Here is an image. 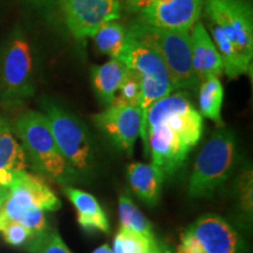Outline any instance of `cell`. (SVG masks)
I'll use <instances>...</instances> for the list:
<instances>
[{"mask_svg":"<svg viewBox=\"0 0 253 253\" xmlns=\"http://www.w3.org/2000/svg\"><path fill=\"white\" fill-rule=\"evenodd\" d=\"M0 229L33 209L56 211L61 208V201L45 179L26 170L15 173L12 184L0 189Z\"/></svg>","mask_w":253,"mask_h":253,"instance_id":"52a82bcc","label":"cell"},{"mask_svg":"<svg viewBox=\"0 0 253 253\" xmlns=\"http://www.w3.org/2000/svg\"><path fill=\"white\" fill-rule=\"evenodd\" d=\"M141 101V80L134 71L128 68L123 77L115 99L112 104H125V106H138Z\"/></svg>","mask_w":253,"mask_h":253,"instance_id":"603a6c76","label":"cell"},{"mask_svg":"<svg viewBox=\"0 0 253 253\" xmlns=\"http://www.w3.org/2000/svg\"><path fill=\"white\" fill-rule=\"evenodd\" d=\"M42 107L60 153L79 181L88 182L94 175L96 158L87 126L77 115L58 103L46 101Z\"/></svg>","mask_w":253,"mask_h":253,"instance_id":"277c9868","label":"cell"},{"mask_svg":"<svg viewBox=\"0 0 253 253\" xmlns=\"http://www.w3.org/2000/svg\"><path fill=\"white\" fill-rule=\"evenodd\" d=\"M204 253H246L243 237L229 221L216 214L199 217L184 231Z\"/></svg>","mask_w":253,"mask_h":253,"instance_id":"8fae6325","label":"cell"},{"mask_svg":"<svg viewBox=\"0 0 253 253\" xmlns=\"http://www.w3.org/2000/svg\"><path fill=\"white\" fill-rule=\"evenodd\" d=\"M126 2H128V5L130 6L131 9H134V11H140L142 5H143L144 0H126Z\"/></svg>","mask_w":253,"mask_h":253,"instance_id":"f546056e","label":"cell"},{"mask_svg":"<svg viewBox=\"0 0 253 253\" xmlns=\"http://www.w3.org/2000/svg\"><path fill=\"white\" fill-rule=\"evenodd\" d=\"M237 196L239 208L245 214L246 219H252V170H245L237 182Z\"/></svg>","mask_w":253,"mask_h":253,"instance_id":"d4e9b609","label":"cell"},{"mask_svg":"<svg viewBox=\"0 0 253 253\" xmlns=\"http://www.w3.org/2000/svg\"><path fill=\"white\" fill-rule=\"evenodd\" d=\"M236 161V137L230 130L219 128L209 138L196 157L189 179L190 198L213 195L232 172Z\"/></svg>","mask_w":253,"mask_h":253,"instance_id":"5b68a950","label":"cell"},{"mask_svg":"<svg viewBox=\"0 0 253 253\" xmlns=\"http://www.w3.org/2000/svg\"><path fill=\"white\" fill-rule=\"evenodd\" d=\"M28 168L26 155L5 116L0 115V189L8 188L17 172Z\"/></svg>","mask_w":253,"mask_h":253,"instance_id":"5bb4252c","label":"cell"},{"mask_svg":"<svg viewBox=\"0 0 253 253\" xmlns=\"http://www.w3.org/2000/svg\"><path fill=\"white\" fill-rule=\"evenodd\" d=\"M204 0H144L141 20L150 26L190 32L201 17Z\"/></svg>","mask_w":253,"mask_h":253,"instance_id":"30bf717a","label":"cell"},{"mask_svg":"<svg viewBox=\"0 0 253 253\" xmlns=\"http://www.w3.org/2000/svg\"><path fill=\"white\" fill-rule=\"evenodd\" d=\"M0 89L5 103L20 104L34 94L33 55L21 32L9 38L0 63Z\"/></svg>","mask_w":253,"mask_h":253,"instance_id":"ba28073f","label":"cell"},{"mask_svg":"<svg viewBox=\"0 0 253 253\" xmlns=\"http://www.w3.org/2000/svg\"><path fill=\"white\" fill-rule=\"evenodd\" d=\"M93 121L112 143L126 155H131L141 130L142 114L138 106L110 104L103 112L94 114Z\"/></svg>","mask_w":253,"mask_h":253,"instance_id":"7c38bea8","label":"cell"},{"mask_svg":"<svg viewBox=\"0 0 253 253\" xmlns=\"http://www.w3.org/2000/svg\"><path fill=\"white\" fill-rule=\"evenodd\" d=\"M93 253H114L113 249L110 248L108 244H103L100 248H97L96 250H94Z\"/></svg>","mask_w":253,"mask_h":253,"instance_id":"4dcf8cb0","label":"cell"},{"mask_svg":"<svg viewBox=\"0 0 253 253\" xmlns=\"http://www.w3.org/2000/svg\"><path fill=\"white\" fill-rule=\"evenodd\" d=\"M192 66L199 81L208 77H219L224 71L221 56L207 28L197 21L191 28Z\"/></svg>","mask_w":253,"mask_h":253,"instance_id":"4fadbf2b","label":"cell"},{"mask_svg":"<svg viewBox=\"0 0 253 253\" xmlns=\"http://www.w3.org/2000/svg\"><path fill=\"white\" fill-rule=\"evenodd\" d=\"M31 4L38 6V7H48V6L54 5L59 0H28Z\"/></svg>","mask_w":253,"mask_h":253,"instance_id":"f1b7e54d","label":"cell"},{"mask_svg":"<svg viewBox=\"0 0 253 253\" xmlns=\"http://www.w3.org/2000/svg\"><path fill=\"white\" fill-rule=\"evenodd\" d=\"M211 39L231 79L251 71L253 58V9L251 0H204Z\"/></svg>","mask_w":253,"mask_h":253,"instance_id":"6da1fadb","label":"cell"},{"mask_svg":"<svg viewBox=\"0 0 253 253\" xmlns=\"http://www.w3.org/2000/svg\"><path fill=\"white\" fill-rule=\"evenodd\" d=\"M28 253H73L55 229L47 227L25 246Z\"/></svg>","mask_w":253,"mask_h":253,"instance_id":"7402d4cb","label":"cell"},{"mask_svg":"<svg viewBox=\"0 0 253 253\" xmlns=\"http://www.w3.org/2000/svg\"><path fill=\"white\" fill-rule=\"evenodd\" d=\"M61 5L66 26L78 40L93 37L121 15L119 0H61Z\"/></svg>","mask_w":253,"mask_h":253,"instance_id":"9c48e42d","label":"cell"},{"mask_svg":"<svg viewBox=\"0 0 253 253\" xmlns=\"http://www.w3.org/2000/svg\"><path fill=\"white\" fill-rule=\"evenodd\" d=\"M13 131L36 175L63 186L79 182L78 176L60 153L43 113L27 110L18 116Z\"/></svg>","mask_w":253,"mask_h":253,"instance_id":"7a4b0ae2","label":"cell"},{"mask_svg":"<svg viewBox=\"0 0 253 253\" xmlns=\"http://www.w3.org/2000/svg\"><path fill=\"white\" fill-rule=\"evenodd\" d=\"M119 213L121 229L131 230L140 233L151 242H156V237L153 230V225L144 214L141 212L129 196L121 195L119 199Z\"/></svg>","mask_w":253,"mask_h":253,"instance_id":"d6986e66","label":"cell"},{"mask_svg":"<svg viewBox=\"0 0 253 253\" xmlns=\"http://www.w3.org/2000/svg\"><path fill=\"white\" fill-rule=\"evenodd\" d=\"M157 240V239H156ZM155 243L131 230L120 229L114 238V253H153Z\"/></svg>","mask_w":253,"mask_h":253,"instance_id":"44dd1931","label":"cell"},{"mask_svg":"<svg viewBox=\"0 0 253 253\" xmlns=\"http://www.w3.org/2000/svg\"><path fill=\"white\" fill-rule=\"evenodd\" d=\"M153 253H176L173 249L166 242H158L156 240L153 249Z\"/></svg>","mask_w":253,"mask_h":253,"instance_id":"83f0119b","label":"cell"},{"mask_svg":"<svg viewBox=\"0 0 253 253\" xmlns=\"http://www.w3.org/2000/svg\"><path fill=\"white\" fill-rule=\"evenodd\" d=\"M119 60L140 77L141 101L138 107L142 114L140 136L144 142V123L148 109L154 102L171 94L175 89L169 72L157 53L128 34Z\"/></svg>","mask_w":253,"mask_h":253,"instance_id":"8992f818","label":"cell"},{"mask_svg":"<svg viewBox=\"0 0 253 253\" xmlns=\"http://www.w3.org/2000/svg\"><path fill=\"white\" fill-rule=\"evenodd\" d=\"M128 67L119 59H110L101 66L91 68V81L97 99L104 106H110L115 99L123 77Z\"/></svg>","mask_w":253,"mask_h":253,"instance_id":"e0dca14e","label":"cell"},{"mask_svg":"<svg viewBox=\"0 0 253 253\" xmlns=\"http://www.w3.org/2000/svg\"><path fill=\"white\" fill-rule=\"evenodd\" d=\"M181 244L177 246V253H204L190 237L182 235Z\"/></svg>","mask_w":253,"mask_h":253,"instance_id":"4316f807","label":"cell"},{"mask_svg":"<svg viewBox=\"0 0 253 253\" xmlns=\"http://www.w3.org/2000/svg\"><path fill=\"white\" fill-rule=\"evenodd\" d=\"M0 233L4 237L7 244L14 248H25L36 237L31 230L20 224L19 221H9L0 229Z\"/></svg>","mask_w":253,"mask_h":253,"instance_id":"cb8c5ba5","label":"cell"},{"mask_svg":"<svg viewBox=\"0 0 253 253\" xmlns=\"http://www.w3.org/2000/svg\"><path fill=\"white\" fill-rule=\"evenodd\" d=\"M63 194L77 210L79 225L86 232H109V221L106 212L93 195L72 186H63Z\"/></svg>","mask_w":253,"mask_h":253,"instance_id":"9a60e30c","label":"cell"},{"mask_svg":"<svg viewBox=\"0 0 253 253\" xmlns=\"http://www.w3.org/2000/svg\"><path fill=\"white\" fill-rule=\"evenodd\" d=\"M163 172L153 163H131L128 167V181L132 191L145 204L154 207L161 197Z\"/></svg>","mask_w":253,"mask_h":253,"instance_id":"2e32d148","label":"cell"},{"mask_svg":"<svg viewBox=\"0 0 253 253\" xmlns=\"http://www.w3.org/2000/svg\"><path fill=\"white\" fill-rule=\"evenodd\" d=\"M224 88L218 77H208L199 82L198 103L202 115L221 125Z\"/></svg>","mask_w":253,"mask_h":253,"instance_id":"ac0fdd59","label":"cell"},{"mask_svg":"<svg viewBox=\"0 0 253 253\" xmlns=\"http://www.w3.org/2000/svg\"><path fill=\"white\" fill-rule=\"evenodd\" d=\"M45 212L46 211L41 210V209H33L23 214L18 221L37 236L48 227Z\"/></svg>","mask_w":253,"mask_h":253,"instance_id":"484cf974","label":"cell"},{"mask_svg":"<svg viewBox=\"0 0 253 253\" xmlns=\"http://www.w3.org/2000/svg\"><path fill=\"white\" fill-rule=\"evenodd\" d=\"M99 50L112 59H119L126 39V30L116 20L104 24L93 36Z\"/></svg>","mask_w":253,"mask_h":253,"instance_id":"ffe728a7","label":"cell"},{"mask_svg":"<svg viewBox=\"0 0 253 253\" xmlns=\"http://www.w3.org/2000/svg\"><path fill=\"white\" fill-rule=\"evenodd\" d=\"M126 34L157 53L169 72L175 91L199 86L201 81L192 66L190 32L154 27L140 19L126 28Z\"/></svg>","mask_w":253,"mask_h":253,"instance_id":"3957f363","label":"cell"},{"mask_svg":"<svg viewBox=\"0 0 253 253\" xmlns=\"http://www.w3.org/2000/svg\"><path fill=\"white\" fill-rule=\"evenodd\" d=\"M0 202H1V194H0Z\"/></svg>","mask_w":253,"mask_h":253,"instance_id":"1f68e13d","label":"cell"}]
</instances>
